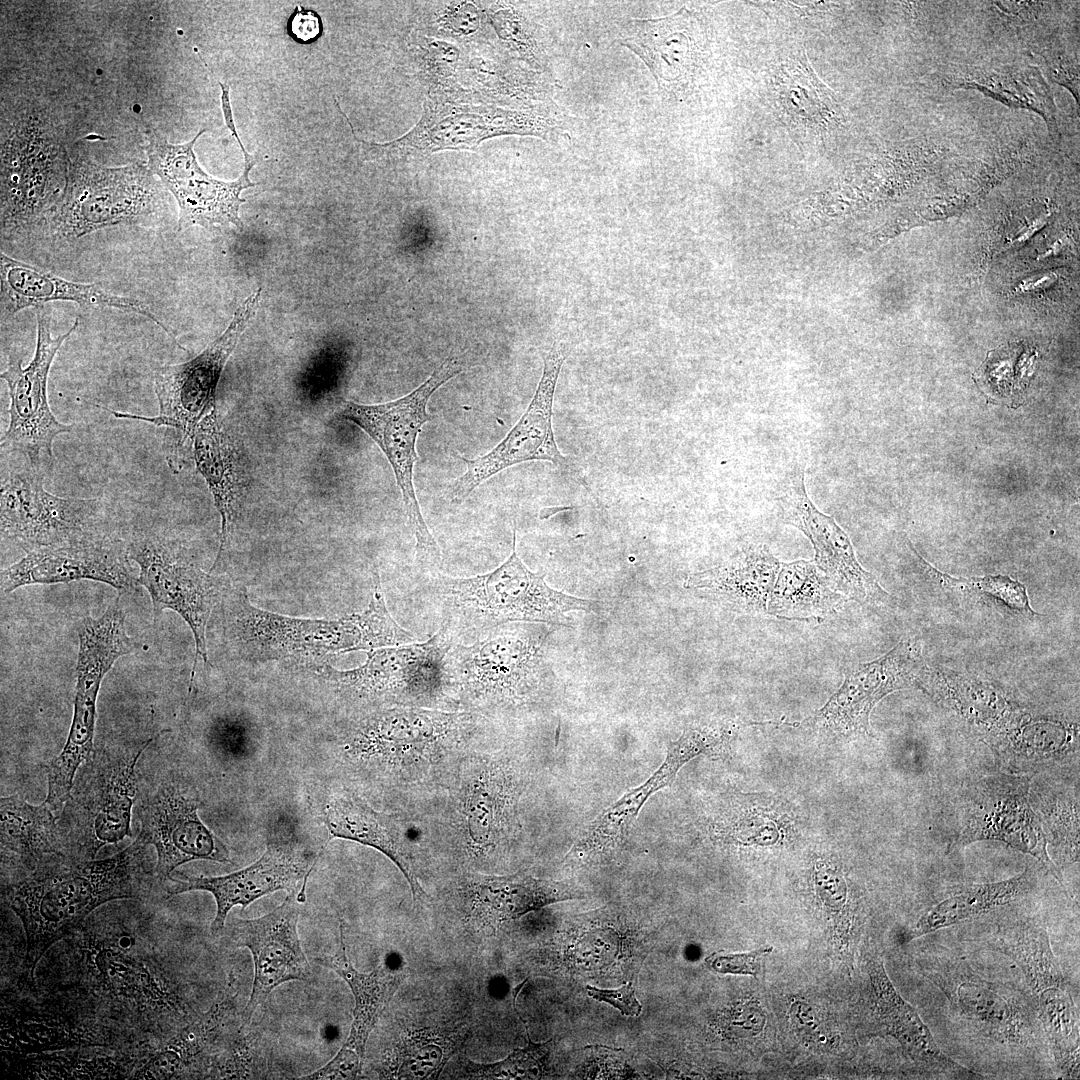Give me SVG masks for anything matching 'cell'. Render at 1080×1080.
Instances as JSON below:
<instances>
[{"instance_id":"cell-29","label":"cell","mask_w":1080,"mask_h":1080,"mask_svg":"<svg viewBox=\"0 0 1080 1080\" xmlns=\"http://www.w3.org/2000/svg\"><path fill=\"white\" fill-rule=\"evenodd\" d=\"M2 323L29 307L52 301H71L82 307H111L141 315L174 338L170 329L143 301L113 294L94 283H80L59 277L38 267L0 254Z\"/></svg>"},{"instance_id":"cell-40","label":"cell","mask_w":1080,"mask_h":1080,"mask_svg":"<svg viewBox=\"0 0 1080 1080\" xmlns=\"http://www.w3.org/2000/svg\"><path fill=\"white\" fill-rule=\"evenodd\" d=\"M954 84L980 90L1009 106L1037 112L1045 119L1052 137H1059L1053 95L1036 67L972 71Z\"/></svg>"},{"instance_id":"cell-4","label":"cell","mask_w":1080,"mask_h":1080,"mask_svg":"<svg viewBox=\"0 0 1080 1080\" xmlns=\"http://www.w3.org/2000/svg\"><path fill=\"white\" fill-rule=\"evenodd\" d=\"M139 839L103 860L50 858L5 890V901L26 935V965L33 973L47 950L74 933L100 905L140 898L148 886L147 850Z\"/></svg>"},{"instance_id":"cell-12","label":"cell","mask_w":1080,"mask_h":1080,"mask_svg":"<svg viewBox=\"0 0 1080 1080\" xmlns=\"http://www.w3.org/2000/svg\"><path fill=\"white\" fill-rule=\"evenodd\" d=\"M74 710L67 740L61 752L46 766L48 792L45 803L61 811L68 800L76 773L94 751L96 706L100 686L116 661L137 645L127 633L125 614L118 601L97 617H86L78 632Z\"/></svg>"},{"instance_id":"cell-8","label":"cell","mask_w":1080,"mask_h":1080,"mask_svg":"<svg viewBox=\"0 0 1080 1080\" xmlns=\"http://www.w3.org/2000/svg\"><path fill=\"white\" fill-rule=\"evenodd\" d=\"M151 741L129 748L94 749L79 767L57 820L67 857L93 860L103 846L131 835L135 769Z\"/></svg>"},{"instance_id":"cell-43","label":"cell","mask_w":1080,"mask_h":1080,"mask_svg":"<svg viewBox=\"0 0 1080 1080\" xmlns=\"http://www.w3.org/2000/svg\"><path fill=\"white\" fill-rule=\"evenodd\" d=\"M928 573L941 586L960 595L982 596L1011 610L1033 613L1025 586L1008 576H985L983 578H954L929 566Z\"/></svg>"},{"instance_id":"cell-13","label":"cell","mask_w":1080,"mask_h":1080,"mask_svg":"<svg viewBox=\"0 0 1080 1080\" xmlns=\"http://www.w3.org/2000/svg\"><path fill=\"white\" fill-rule=\"evenodd\" d=\"M35 309L37 341L30 363L22 367V359L11 355L7 368L0 374L10 399L9 423L0 447L1 456L25 461L48 475L54 465L55 438L70 433L73 428L57 420L50 408L48 376L62 344L78 327V319L67 332L52 337L50 317L44 305Z\"/></svg>"},{"instance_id":"cell-37","label":"cell","mask_w":1080,"mask_h":1080,"mask_svg":"<svg viewBox=\"0 0 1080 1080\" xmlns=\"http://www.w3.org/2000/svg\"><path fill=\"white\" fill-rule=\"evenodd\" d=\"M0 802L2 861L31 873L50 858L65 855L57 820L45 802L31 805L19 795Z\"/></svg>"},{"instance_id":"cell-9","label":"cell","mask_w":1080,"mask_h":1080,"mask_svg":"<svg viewBox=\"0 0 1080 1080\" xmlns=\"http://www.w3.org/2000/svg\"><path fill=\"white\" fill-rule=\"evenodd\" d=\"M452 641L442 632L422 643L367 652L357 668H316L345 704L347 712L387 707L449 710L442 684V660Z\"/></svg>"},{"instance_id":"cell-28","label":"cell","mask_w":1080,"mask_h":1080,"mask_svg":"<svg viewBox=\"0 0 1080 1080\" xmlns=\"http://www.w3.org/2000/svg\"><path fill=\"white\" fill-rule=\"evenodd\" d=\"M621 43L646 64L658 88L668 93L690 84L704 47L701 25L684 7L662 18L632 19Z\"/></svg>"},{"instance_id":"cell-32","label":"cell","mask_w":1080,"mask_h":1080,"mask_svg":"<svg viewBox=\"0 0 1080 1080\" xmlns=\"http://www.w3.org/2000/svg\"><path fill=\"white\" fill-rule=\"evenodd\" d=\"M780 567L766 546L751 545L716 567L689 575L684 586L736 611L764 613Z\"/></svg>"},{"instance_id":"cell-24","label":"cell","mask_w":1080,"mask_h":1080,"mask_svg":"<svg viewBox=\"0 0 1080 1080\" xmlns=\"http://www.w3.org/2000/svg\"><path fill=\"white\" fill-rule=\"evenodd\" d=\"M729 726L703 725L689 727L672 741L666 758L658 769L641 785L625 793L606 807L578 835L566 857L590 856L614 850L629 833L646 801L657 791L671 786L678 771L701 754L720 752L730 741Z\"/></svg>"},{"instance_id":"cell-1","label":"cell","mask_w":1080,"mask_h":1080,"mask_svg":"<svg viewBox=\"0 0 1080 1080\" xmlns=\"http://www.w3.org/2000/svg\"><path fill=\"white\" fill-rule=\"evenodd\" d=\"M338 756L358 787L413 818L449 787L471 751L503 735L472 712L387 707L348 712Z\"/></svg>"},{"instance_id":"cell-10","label":"cell","mask_w":1080,"mask_h":1080,"mask_svg":"<svg viewBox=\"0 0 1080 1080\" xmlns=\"http://www.w3.org/2000/svg\"><path fill=\"white\" fill-rule=\"evenodd\" d=\"M462 370L459 358L450 356L409 394L380 404L348 401L341 412L343 418L369 435L387 457L416 539L417 561L427 568L441 564V553L423 518L413 484V469L417 462L416 442L424 424L431 420L427 412L429 399Z\"/></svg>"},{"instance_id":"cell-16","label":"cell","mask_w":1080,"mask_h":1080,"mask_svg":"<svg viewBox=\"0 0 1080 1080\" xmlns=\"http://www.w3.org/2000/svg\"><path fill=\"white\" fill-rule=\"evenodd\" d=\"M128 555L139 569L138 583L148 592L154 622L169 609L189 626L195 642L193 679L199 658L208 663L206 629L222 592L217 578L194 564L172 541L156 534L130 540Z\"/></svg>"},{"instance_id":"cell-17","label":"cell","mask_w":1080,"mask_h":1080,"mask_svg":"<svg viewBox=\"0 0 1080 1080\" xmlns=\"http://www.w3.org/2000/svg\"><path fill=\"white\" fill-rule=\"evenodd\" d=\"M1029 789L1027 777L998 774L981 779L972 788L964 826L951 847L983 840L1006 843L1036 858L1064 888L1062 873L1048 854L1042 823L1031 806Z\"/></svg>"},{"instance_id":"cell-25","label":"cell","mask_w":1080,"mask_h":1080,"mask_svg":"<svg viewBox=\"0 0 1080 1080\" xmlns=\"http://www.w3.org/2000/svg\"><path fill=\"white\" fill-rule=\"evenodd\" d=\"M446 882L442 894L445 901L469 920L493 930L547 905L583 898L569 882L542 879L522 871L504 875L462 871Z\"/></svg>"},{"instance_id":"cell-46","label":"cell","mask_w":1080,"mask_h":1080,"mask_svg":"<svg viewBox=\"0 0 1080 1080\" xmlns=\"http://www.w3.org/2000/svg\"><path fill=\"white\" fill-rule=\"evenodd\" d=\"M364 1061L356 1055L339 1049L336 1055L320 1069L300 1077L301 1079H356L361 1075Z\"/></svg>"},{"instance_id":"cell-27","label":"cell","mask_w":1080,"mask_h":1080,"mask_svg":"<svg viewBox=\"0 0 1080 1080\" xmlns=\"http://www.w3.org/2000/svg\"><path fill=\"white\" fill-rule=\"evenodd\" d=\"M323 818L328 841L341 838L378 850L406 878L414 905L427 902L428 894L420 884L415 863L421 849L418 829L409 814L378 811L355 791L341 790L327 799Z\"/></svg>"},{"instance_id":"cell-21","label":"cell","mask_w":1080,"mask_h":1080,"mask_svg":"<svg viewBox=\"0 0 1080 1080\" xmlns=\"http://www.w3.org/2000/svg\"><path fill=\"white\" fill-rule=\"evenodd\" d=\"M316 862V855L293 842L268 843L263 855L251 865L223 876L194 877L169 880V897L188 891H207L216 901V915L211 924L213 935L225 928L226 918L234 906L245 909L257 899L285 890L297 893L305 901V885Z\"/></svg>"},{"instance_id":"cell-31","label":"cell","mask_w":1080,"mask_h":1080,"mask_svg":"<svg viewBox=\"0 0 1080 1080\" xmlns=\"http://www.w3.org/2000/svg\"><path fill=\"white\" fill-rule=\"evenodd\" d=\"M927 976L963 1018L988 1036L999 1042L1028 1041V1017L1003 988L968 972L962 965L932 969Z\"/></svg>"},{"instance_id":"cell-44","label":"cell","mask_w":1080,"mask_h":1080,"mask_svg":"<svg viewBox=\"0 0 1080 1080\" xmlns=\"http://www.w3.org/2000/svg\"><path fill=\"white\" fill-rule=\"evenodd\" d=\"M528 1045L512 1051L505 1059L487 1064L467 1061L465 1071L480 1079H537L545 1072L553 1040L534 1043L528 1032Z\"/></svg>"},{"instance_id":"cell-11","label":"cell","mask_w":1080,"mask_h":1080,"mask_svg":"<svg viewBox=\"0 0 1080 1080\" xmlns=\"http://www.w3.org/2000/svg\"><path fill=\"white\" fill-rule=\"evenodd\" d=\"M154 176L142 163L105 167L75 157L66 166L51 230L59 238L75 240L119 224L147 223L157 213L162 186Z\"/></svg>"},{"instance_id":"cell-5","label":"cell","mask_w":1080,"mask_h":1080,"mask_svg":"<svg viewBox=\"0 0 1080 1080\" xmlns=\"http://www.w3.org/2000/svg\"><path fill=\"white\" fill-rule=\"evenodd\" d=\"M366 610L336 620L289 617L262 610L242 585L221 595L224 636L238 657L249 662L321 664L333 655L409 644L414 636L390 615L380 579H374Z\"/></svg>"},{"instance_id":"cell-35","label":"cell","mask_w":1080,"mask_h":1080,"mask_svg":"<svg viewBox=\"0 0 1080 1080\" xmlns=\"http://www.w3.org/2000/svg\"><path fill=\"white\" fill-rule=\"evenodd\" d=\"M869 974L876 1015L915 1063L938 1074L978 1075L943 1053L916 1010L897 993L880 961L872 962Z\"/></svg>"},{"instance_id":"cell-15","label":"cell","mask_w":1080,"mask_h":1080,"mask_svg":"<svg viewBox=\"0 0 1080 1080\" xmlns=\"http://www.w3.org/2000/svg\"><path fill=\"white\" fill-rule=\"evenodd\" d=\"M261 289L252 293L233 314L224 332L193 359L162 366L154 376L159 413L143 416L107 409L116 418L133 419L178 431L182 446L192 441L202 420L216 409L215 396L227 361L259 307Z\"/></svg>"},{"instance_id":"cell-26","label":"cell","mask_w":1080,"mask_h":1080,"mask_svg":"<svg viewBox=\"0 0 1080 1080\" xmlns=\"http://www.w3.org/2000/svg\"><path fill=\"white\" fill-rule=\"evenodd\" d=\"M130 561L127 546L119 536L37 549L2 569L1 591L10 593L29 585L93 580L112 586L119 592H133L139 583Z\"/></svg>"},{"instance_id":"cell-38","label":"cell","mask_w":1080,"mask_h":1080,"mask_svg":"<svg viewBox=\"0 0 1080 1080\" xmlns=\"http://www.w3.org/2000/svg\"><path fill=\"white\" fill-rule=\"evenodd\" d=\"M1001 938L999 949L1020 967L1035 997L1038 1015L1073 1000L1042 925L1025 922L1005 930Z\"/></svg>"},{"instance_id":"cell-45","label":"cell","mask_w":1080,"mask_h":1080,"mask_svg":"<svg viewBox=\"0 0 1080 1080\" xmlns=\"http://www.w3.org/2000/svg\"><path fill=\"white\" fill-rule=\"evenodd\" d=\"M772 951V947L728 955H719L707 960L711 969L723 974L756 976L759 972V958Z\"/></svg>"},{"instance_id":"cell-42","label":"cell","mask_w":1080,"mask_h":1080,"mask_svg":"<svg viewBox=\"0 0 1080 1080\" xmlns=\"http://www.w3.org/2000/svg\"><path fill=\"white\" fill-rule=\"evenodd\" d=\"M470 1033L465 1023L413 1030L396 1046L392 1075L407 1079L437 1078L447 1062L463 1048Z\"/></svg>"},{"instance_id":"cell-22","label":"cell","mask_w":1080,"mask_h":1080,"mask_svg":"<svg viewBox=\"0 0 1080 1080\" xmlns=\"http://www.w3.org/2000/svg\"><path fill=\"white\" fill-rule=\"evenodd\" d=\"M301 903L299 894L290 893L270 913L232 922L231 941L236 947L247 948L254 963L251 993L243 1010L244 1024L251 1022L255 1010L281 984L312 979L297 930Z\"/></svg>"},{"instance_id":"cell-6","label":"cell","mask_w":1080,"mask_h":1080,"mask_svg":"<svg viewBox=\"0 0 1080 1080\" xmlns=\"http://www.w3.org/2000/svg\"><path fill=\"white\" fill-rule=\"evenodd\" d=\"M440 608L439 629L451 641L510 622L570 626L571 611L595 612L599 602L550 587L544 575L532 572L516 552L495 570L468 578L438 574L426 586Z\"/></svg>"},{"instance_id":"cell-7","label":"cell","mask_w":1080,"mask_h":1080,"mask_svg":"<svg viewBox=\"0 0 1080 1080\" xmlns=\"http://www.w3.org/2000/svg\"><path fill=\"white\" fill-rule=\"evenodd\" d=\"M1 461V533L26 552L118 536L102 499L56 496L44 488V472L22 460Z\"/></svg>"},{"instance_id":"cell-34","label":"cell","mask_w":1080,"mask_h":1080,"mask_svg":"<svg viewBox=\"0 0 1080 1080\" xmlns=\"http://www.w3.org/2000/svg\"><path fill=\"white\" fill-rule=\"evenodd\" d=\"M339 932V946L336 952L324 954L314 960L338 974L352 991L355 1002L353 1020L348 1037L341 1049L364 1061L369 1036L401 985L405 972L400 968L387 965H379L368 973L358 971L346 953L342 921Z\"/></svg>"},{"instance_id":"cell-20","label":"cell","mask_w":1080,"mask_h":1080,"mask_svg":"<svg viewBox=\"0 0 1080 1080\" xmlns=\"http://www.w3.org/2000/svg\"><path fill=\"white\" fill-rule=\"evenodd\" d=\"M924 668L920 642L901 641L879 659L846 671L841 687L807 721L841 736L870 734L875 705L892 692L919 687Z\"/></svg>"},{"instance_id":"cell-3","label":"cell","mask_w":1080,"mask_h":1080,"mask_svg":"<svg viewBox=\"0 0 1080 1080\" xmlns=\"http://www.w3.org/2000/svg\"><path fill=\"white\" fill-rule=\"evenodd\" d=\"M553 630L550 624L510 622L482 631L471 644L452 642L442 660L449 710L501 725L545 704L554 692L545 655Z\"/></svg>"},{"instance_id":"cell-47","label":"cell","mask_w":1080,"mask_h":1080,"mask_svg":"<svg viewBox=\"0 0 1080 1080\" xmlns=\"http://www.w3.org/2000/svg\"><path fill=\"white\" fill-rule=\"evenodd\" d=\"M586 988L591 998L612 1005L625 1016L634 1017L641 1013L642 1006L635 997V988L632 983L624 984L614 990L599 989L590 985H587Z\"/></svg>"},{"instance_id":"cell-36","label":"cell","mask_w":1080,"mask_h":1080,"mask_svg":"<svg viewBox=\"0 0 1080 1080\" xmlns=\"http://www.w3.org/2000/svg\"><path fill=\"white\" fill-rule=\"evenodd\" d=\"M980 733L998 737L1015 731L1021 711L993 687L949 671L924 668L919 683Z\"/></svg>"},{"instance_id":"cell-41","label":"cell","mask_w":1080,"mask_h":1080,"mask_svg":"<svg viewBox=\"0 0 1080 1080\" xmlns=\"http://www.w3.org/2000/svg\"><path fill=\"white\" fill-rule=\"evenodd\" d=\"M1030 882V872L1026 870L1007 880L972 885L930 908L909 930L906 939L913 940L1006 905L1024 894Z\"/></svg>"},{"instance_id":"cell-18","label":"cell","mask_w":1080,"mask_h":1080,"mask_svg":"<svg viewBox=\"0 0 1080 1080\" xmlns=\"http://www.w3.org/2000/svg\"><path fill=\"white\" fill-rule=\"evenodd\" d=\"M777 505L780 518L811 541L815 565L833 590L861 603H882L889 598L874 575L858 562L845 531L811 501L801 466L794 467L782 481Z\"/></svg>"},{"instance_id":"cell-19","label":"cell","mask_w":1080,"mask_h":1080,"mask_svg":"<svg viewBox=\"0 0 1080 1080\" xmlns=\"http://www.w3.org/2000/svg\"><path fill=\"white\" fill-rule=\"evenodd\" d=\"M564 360L559 349H552L545 355L542 376L531 402L500 443L482 456L459 457L466 471L452 486L453 500H465L492 476L523 462L549 461L557 466H568L557 446L552 424L554 394Z\"/></svg>"},{"instance_id":"cell-30","label":"cell","mask_w":1080,"mask_h":1080,"mask_svg":"<svg viewBox=\"0 0 1080 1080\" xmlns=\"http://www.w3.org/2000/svg\"><path fill=\"white\" fill-rule=\"evenodd\" d=\"M772 91L780 116L798 136L822 140L843 123L834 93L819 79L801 49L778 64Z\"/></svg>"},{"instance_id":"cell-23","label":"cell","mask_w":1080,"mask_h":1080,"mask_svg":"<svg viewBox=\"0 0 1080 1080\" xmlns=\"http://www.w3.org/2000/svg\"><path fill=\"white\" fill-rule=\"evenodd\" d=\"M198 808V800L174 783L162 784L139 808L137 839L155 848L159 881H169L178 866L194 860L231 862L227 846L204 825Z\"/></svg>"},{"instance_id":"cell-33","label":"cell","mask_w":1080,"mask_h":1080,"mask_svg":"<svg viewBox=\"0 0 1080 1080\" xmlns=\"http://www.w3.org/2000/svg\"><path fill=\"white\" fill-rule=\"evenodd\" d=\"M192 442L196 467L206 481L221 518L217 563L238 515L244 488L243 465L237 445L222 424L217 409L198 425Z\"/></svg>"},{"instance_id":"cell-14","label":"cell","mask_w":1080,"mask_h":1080,"mask_svg":"<svg viewBox=\"0 0 1080 1080\" xmlns=\"http://www.w3.org/2000/svg\"><path fill=\"white\" fill-rule=\"evenodd\" d=\"M222 112L225 124L244 156L243 172L234 181L216 179L200 166L194 145L205 129L182 144H171L157 133L148 135L147 165L178 203L179 230L193 225L210 229L233 224L242 228L239 210L245 199L240 196L243 190L256 185L249 178L255 159L246 151L237 133L232 107L226 105Z\"/></svg>"},{"instance_id":"cell-2","label":"cell","mask_w":1080,"mask_h":1080,"mask_svg":"<svg viewBox=\"0 0 1080 1080\" xmlns=\"http://www.w3.org/2000/svg\"><path fill=\"white\" fill-rule=\"evenodd\" d=\"M531 782L525 760L504 736L471 751L446 791L413 818L420 848L446 856L456 873L496 866L524 836Z\"/></svg>"},{"instance_id":"cell-39","label":"cell","mask_w":1080,"mask_h":1080,"mask_svg":"<svg viewBox=\"0 0 1080 1080\" xmlns=\"http://www.w3.org/2000/svg\"><path fill=\"white\" fill-rule=\"evenodd\" d=\"M843 600L811 561L781 563L767 605L769 614L787 619L823 618Z\"/></svg>"},{"instance_id":"cell-48","label":"cell","mask_w":1080,"mask_h":1080,"mask_svg":"<svg viewBox=\"0 0 1080 1080\" xmlns=\"http://www.w3.org/2000/svg\"><path fill=\"white\" fill-rule=\"evenodd\" d=\"M288 32L298 42L313 41L322 32L321 19L314 11L298 7L289 19Z\"/></svg>"}]
</instances>
